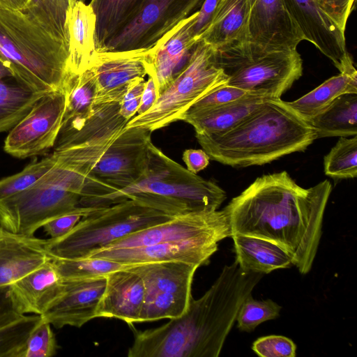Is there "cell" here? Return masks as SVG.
Segmentation results:
<instances>
[{"mask_svg": "<svg viewBox=\"0 0 357 357\" xmlns=\"http://www.w3.org/2000/svg\"><path fill=\"white\" fill-rule=\"evenodd\" d=\"M331 190L328 180L304 188L282 171L258 177L223 210L231 236L248 235L280 245L306 274L316 257Z\"/></svg>", "mask_w": 357, "mask_h": 357, "instance_id": "obj_1", "label": "cell"}, {"mask_svg": "<svg viewBox=\"0 0 357 357\" xmlns=\"http://www.w3.org/2000/svg\"><path fill=\"white\" fill-rule=\"evenodd\" d=\"M262 274L226 265L210 289L186 311L159 327L136 331L129 357H217L240 307Z\"/></svg>", "mask_w": 357, "mask_h": 357, "instance_id": "obj_2", "label": "cell"}, {"mask_svg": "<svg viewBox=\"0 0 357 357\" xmlns=\"http://www.w3.org/2000/svg\"><path fill=\"white\" fill-rule=\"evenodd\" d=\"M195 136L210 159L233 167L269 163L316 139L307 121L281 98H267L229 130Z\"/></svg>", "mask_w": 357, "mask_h": 357, "instance_id": "obj_3", "label": "cell"}, {"mask_svg": "<svg viewBox=\"0 0 357 357\" xmlns=\"http://www.w3.org/2000/svg\"><path fill=\"white\" fill-rule=\"evenodd\" d=\"M0 57L16 79L38 93L66 92L77 75L70 70L66 43L1 1Z\"/></svg>", "mask_w": 357, "mask_h": 357, "instance_id": "obj_4", "label": "cell"}, {"mask_svg": "<svg viewBox=\"0 0 357 357\" xmlns=\"http://www.w3.org/2000/svg\"><path fill=\"white\" fill-rule=\"evenodd\" d=\"M226 197L216 183L189 172L152 143L148 167L138 182L91 200L84 207H107L129 199H140L179 215L216 211Z\"/></svg>", "mask_w": 357, "mask_h": 357, "instance_id": "obj_5", "label": "cell"}, {"mask_svg": "<svg viewBox=\"0 0 357 357\" xmlns=\"http://www.w3.org/2000/svg\"><path fill=\"white\" fill-rule=\"evenodd\" d=\"M177 215L165 207L129 199L103 207L82 218L66 235L47 239L52 257L81 259L121 238Z\"/></svg>", "mask_w": 357, "mask_h": 357, "instance_id": "obj_6", "label": "cell"}, {"mask_svg": "<svg viewBox=\"0 0 357 357\" xmlns=\"http://www.w3.org/2000/svg\"><path fill=\"white\" fill-rule=\"evenodd\" d=\"M227 82L228 77L217 63L215 52L200 40L185 67L158 96L153 107L133 116L126 128L142 127L153 132L181 121L195 102Z\"/></svg>", "mask_w": 357, "mask_h": 357, "instance_id": "obj_7", "label": "cell"}, {"mask_svg": "<svg viewBox=\"0 0 357 357\" xmlns=\"http://www.w3.org/2000/svg\"><path fill=\"white\" fill-rule=\"evenodd\" d=\"M151 134L142 127L126 128L86 176L79 206L138 182L148 167Z\"/></svg>", "mask_w": 357, "mask_h": 357, "instance_id": "obj_8", "label": "cell"}, {"mask_svg": "<svg viewBox=\"0 0 357 357\" xmlns=\"http://www.w3.org/2000/svg\"><path fill=\"white\" fill-rule=\"evenodd\" d=\"M80 195L42 176L27 189L0 198V226L33 236L50 220L75 210Z\"/></svg>", "mask_w": 357, "mask_h": 357, "instance_id": "obj_9", "label": "cell"}, {"mask_svg": "<svg viewBox=\"0 0 357 357\" xmlns=\"http://www.w3.org/2000/svg\"><path fill=\"white\" fill-rule=\"evenodd\" d=\"M216 61L228 77L227 84L266 98H280L303 74L297 49Z\"/></svg>", "mask_w": 357, "mask_h": 357, "instance_id": "obj_10", "label": "cell"}, {"mask_svg": "<svg viewBox=\"0 0 357 357\" xmlns=\"http://www.w3.org/2000/svg\"><path fill=\"white\" fill-rule=\"evenodd\" d=\"M199 267L182 261L132 265L130 268L140 276L144 287L139 322L181 316L189 306L193 277Z\"/></svg>", "mask_w": 357, "mask_h": 357, "instance_id": "obj_11", "label": "cell"}, {"mask_svg": "<svg viewBox=\"0 0 357 357\" xmlns=\"http://www.w3.org/2000/svg\"><path fill=\"white\" fill-rule=\"evenodd\" d=\"M204 0H145L132 19L97 51L149 49Z\"/></svg>", "mask_w": 357, "mask_h": 357, "instance_id": "obj_12", "label": "cell"}, {"mask_svg": "<svg viewBox=\"0 0 357 357\" xmlns=\"http://www.w3.org/2000/svg\"><path fill=\"white\" fill-rule=\"evenodd\" d=\"M66 92L45 93L10 130L4 151L17 158L42 155L54 147L62 123Z\"/></svg>", "mask_w": 357, "mask_h": 357, "instance_id": "obj_13", "label": "cell"}, {"mask_svg": "<svg viewBox=\"0 0 357 357\" xmlns=\"http://www.w3.org/2000/svg\"><path fill=\"white\" fill-rule=\"evenodd\" d=\"M249 1L248 51L245 55L237 57L295 50L301 42L305 40L283 0Z\"/></svg>", "mask_w": 357, "mask_h": 357, "instance_id": "obj_14", "label": "cell"}, {"mask_svg": "<svg viewBox=\"0 0 357 357\" xmlns=\"http://www.w3.org/2000/svg\"><path fill=\"white\" fill-rule=\"evenodd\" d=\"M305 40L326 56L340 73H357L347 51L345 31L319 6L317 0H283Z\"/></svg>", "mask_w": 357, "mask_h": 357, "instance_id": "obj_15", "label": "cell"}, {"mask_svg": "<svg viewBox=\"0 0 357 357\" xmlns=\"http://www.w3.org/2000/svg\"><path fill=\"white\" fill-rule=\"evenodd\" d=\"M149 50L96 51L89 67L95 77L94 105L120 102L135 82L144 79Z\"/></svg>", "mask_w": 357, "mask_h": 357, "instance_id": "obj_16", "label": "cell"}, {"mask_svg": "<svg viewBox=\"0 0 357 357\" xmlns=\"http://www.w3.org/2000/svg\"><path fill=\"white\" fill-rule=\"evenodd\" d=\"M219 242L215 238H201L129 248L98 249L86 257L106 259L129 265L182 261L200 266L208 262L217 251Z\"/></svg>", "mask_w": 357, "mask_h": 357, "instance_id": "obj_17", "label": "cell"}, {"mask_svg": "<svg viewBox=\"0 0 357 357\" xmlns=\"http://www.w3.org/2000/svg\"><path fill=\"white\" fill-rule=\"evenodd\" d=\"M198 10L178 23L149 48L146 59L147 75L156 86L158 96L188 63L198 43L192 26Z\"/></svg>", "mask_w": 357, "mask_h": 357, "instance_id": "obj_18", "label": "cell"}, {"mask_svg": "<svg viewBox=\"0 0 357 357\" xmlns=\"http://www.w3.org/2000/svg\"><path fill=\"white\" fill-rule=\"evenodd\" d=\"M249 0H221L208 27L198 39L217 59L245 55L249 46Z\"/></svg>", "mask_w": 357, "mask_h": 357, "instance_id": "obj_19", "label": "cell"}, {"mask_svg": "<svg viewBox=\"0 0 357 357\" xmlns=\"http://www.w3.org/2000/svg\"><path fill=\"white\" fill-rule=\"evenodd\" d=\"M63 281V294L41 317L57 329L80 328L96 318V310L107 284L106 275Z\"/></svg>", "mask_w": 357, "mask_h": 357, "instance_id": "obj_20", "label": "cell"}, {"mask_svg": "<svg viewBox=\"0 0 357 357\" xmlns=\"http://www.w3.org/2000/svg\"><path fill=\"white\" fill-rule=\"evenodd\" d=\"M64 281L52 259L8 287L13 309L20 314H43L61 296Z\"/></svg>", "mask_w": 357, "mask_h": 357, "instance_id": "obj_21", "label": "cell"}, {"mask_svg": "<svg viewBox=\"0 0 357 357\" xmlns=\"http://www.w3.org/2000/svg\"><path fill=\"white\" fill-rule=\"evenodd\" d=\"M130 267L106 275L107 284L96 310V318H114L128 325L139 322L144 287L140 276Z\"/></svg>", "mask_w": 357, "mask_h": 357, "instance_id": "obj_22", "label": "cell"}, {"mask_svg": "<svg viewBox=\"0 0 357 357\" xmlns=\"http://www.w3.org/2000/svg\"><path fill=\"white\" fill-rule=\"evenodd\" d=\"M46 243L47 239L15 234L0 226V288L51 260Z\"/></svg>", "mask_w": 357, "mask_h": 357, "instance_id": "obj_23", "label": "cell"}, {"mask_svg": "<svg viewBox=\"0 0 357 357\" xmlns=\"http://www.w3.org/2000/svg\"><path fill=\"white\" fill-rule=\"evenodd\" d=\"M96 17L88 4L71 0L67 12L68 66L79 75L87 69L96 53L95 43Z\"/></svg>", "mask_w": 357, "mask_h": 357, "instance_id": "obj_24", "label": "cell"}, {"mask_svg": "<svg viewBox=\"0 0 357 357\" xmlns=\"http://www.w3.org/2000/svg\"><path fill=\"white\" fill-rule=\"evenodd\" d=\"M267 98L248 95L241 99L204 110H188L181 121L190 124L195 135H215L229 130Z\"/></svg>", "mask_w": 357, "mask_h": 357, "instance_id": "obj_25", "label": "cell"}, {"mask_svg": "<svg viewBox=\"0 0 357 357\" xmlns=\"http://www.w3.org/2000/svg\"><path fill=\"white\" fill-rule=\"evenodd\" d=\"M231 237L236 255V261L245 272L269 273L293 265L290 254L271 241L243 234H234Z\"/></svg>", "mask_w": 357, "mask_h": 357, "instance_id": "obj_26", "label": "cell"}, {"mask_svg": "<svg viewBox=\"0 0 357 357\" xmlns=\"http://www.w3.org/2000/svg\"><path fill=\"white\" fill-rule=\"evenodd\" d=\"M95 91V77L90 68L72 79L66 89V107L55 143L79 131L91 116Z\"/></svg>", "mask_w": 357, "mask_h": 357, "instance_id": "obj_27", "label": "cell"}, {"mask_svg": "<svg viewBox=\"0 0 357 357\" xmlns=\"http://www.w3.org/2000/svg\"><path fill=\"white\" fill-rule=\"evenodd\" d=\"M315 139L357 135V93H344L307 120Z\"/></svg>", "mask_w": 357, "mask_h": 357, "instance_id": "obj_28", "label": "cell"}, {"mask_svg": "<svg viewBox=\"0 0 357 357\" xmlns=\"http://www.w3.org/2000/svg\"><path fill=\"white\" fill-rule=\"evenodd\" d=\"M347 93H357V73H340L288 104L307 121L324 110L338 96Z\"/></svg>", "mask_w": 357, "mask_h": 357, "instance_id": "obj_29", "label": "cell"}, {"mask_svg": "<svg viewBox=\"0 0 357 357\" xmlns=\"http://www.w3.org/2000/svg\"><path fill=\"white\" fill-rule=\"evenodd\" d=\"M145 0H91L96 17L95 43L100 50L105 42L135 16Z\"/></svg>", "mask_w": 357, "mask_h": 357, "instance_id": "obj_30", "label": "cell"}, {"mask_svg": "<svg viewBox=\"0 0 357 357\" xmlns=\"http://www.w3.org/2000/svg\"><path fill=\"white\" fill-rule=\"evenodd\" d=\"M43 94L29 89L13 76L0 79V133L13 128Z\"/></svg>", "mask_w": 357, "mask_h": 357, "instance_id": "obj_31", "label": "cell"}, {"mask_svg": "<svg viewBox=\"0 0 357 357\" xmlns=\"http://www.w3.org/2000/svg\"><path fill=\"white\" fill-rule=\"evenodd\" d=\"M71 0H26L20 10L47 32L68 45L67 12Z\"/></svg>", "mask_w": 357, "mask_h": 357, "instance_id": "obj_32", "label": "cell"}, {"mask_svg": "<svg viewBox=\"0 0 357 357\" xmlns=\"http://www.w3.org/2000/svg\"><path fill=\"white\" fill-rule=\"evenodd\" d=\"M52 261L63 280L89 279L128 268L132 265L123 264L106 259L86 257L61 259L52 257Z\"/></svg>", "mask_w": 357, "mask_h": 357, "instance_id": "obj_33", "label": "cell"}, {"mask_svg": "<svg viewBox=\"0 0 357 357\" xmlns=\"http://www.w3.org/2000/svg\"><path fill=\"white\" fill-rule=\"evenodd\" d=\"M326 175L335 179L353 178L357 176V135L340 137L325 155Z\"/></svg>", "mask_w": 357, "mask_h": 357, "instance_id": "obj_34", "label": "cell"}, {"mask_svg": "<svg viewBox=\"0 0 357 357\" xmlns=\"http://www.w3.org/2000/svg\"><path fill=\"white\" fill-rule=\"evenodd\" d=\"M41 320V315L24 314L0 326V357H17L29 335Z\"/></svg>", "mask_w": 357, "mask_h": 357, "instance_id": "obj_35", "label": "cell"}, {"mask_svg": "<svg viewBox=\"0 0 357 357\" xmlns=\"http://www.w3.org/2000/svg\"><path fill=\"white\" fill-rule=\"evenodd\" d=\"M54 153L40 161L32 162L20 172L0 180V198L24 190L36 183L56 162Z\"/></svg>", "mask_w": 357, "mask_h": 357, "instance_id": "obj_36", "label": "cell"}, {"mask_svg": "<svg viewBox=\"0 0 357 357\" xmlns=\"http://www.w3.org/2000/svg\"><path fill=\"white\" fill-rule=\"evenodd\" d=\"M281 306L268 299L255 300L251 294L241 304L236 320L238 328L245 332H251L264 321L276 319L280 315Z\"/></svg>", "mask_w": 357, "mask_h": 357, "instance_id": "obj_37", "label": "cell"}, {"mask_svg": "<svg viewBox=\"0 0 357 357\" xmlns=\"http://www.w3.org/2000/svg\"><path fill=\"white\" fill-rule=\"evenodd\" d=\"M57 348L51 324L42 318L29 335L17 357H52L56 354Z\"/></svg>", "mask_w": 357, "mask_h": 357, "instance_id": "obj_38", "label": "cell"}, {"mask_svg": "<svg viewBox=\"0 0 357 357\" xmlns=\"http://www.w3.org/2000/svg\"><path fill=\"white\" fill-rule=\"evenodd\" d=\"M103 208V207H102ZM101 208L78 206L75 210L61 215L47 221L43 226L44 231L50 238H59L69 233L84 217Z\"/></svg>", "mask_w": 357, "mask_h": 357, "instance_id": "obj_39", "label": "cell"}, {"mask_svg": "<svg viewBox=\"0 0 357 357\" xmlns=\"http://www.w3.org/2000/svg\"><path fill=\"white\" fill-rule=\"evenodd\" d=\"M252 349L262 357H294L296 346L289 338L282 335H268L257 339Z\"/></svg>", "mask_w": 357, "mask_h": 357, "instance_id": "obj_40", "label": "cell"}, {"mask_svg": "<svg viewBox=\"0 0 357 357\" xmlns=\"http://www.w3.org/2000/svg\"><path fill=\"white\" fill-rule=\"evenodd\" d=\"M248 95L250 93L241 89L225 84L200 98L189 109L197 111L213 108L241 99Z\"/></svg>", "mask_w": 357, "mask_h": 357, "instance_id": "obj_41", "label": "cell"}, {"mask_svg": "<svg viewBox=\"0 0 357 357\" xmlns=\"http://www.w3.org/2000/svg\"><path fill=\"white\" fill-rule=\"evenodd\" d=\"M321 8L344 31L356 0H317Z\"/></svg>", "mask_w": 357, "mask_h": 357, "instance_id": "obj_42", "label": "cell"}, {"mask_svg": "<svg viewBox=\"0 0 357 357\" xmlns=\"http://www.w3.org/2000/svg\"><path fill=\"white\" fill-rule=\"evenodd\" d=\"M145 82L144 79L135 82L119 102V113L125 119L129 121L137 114Z\"/></svg>", "mask_w": 357, "mask_h": 357, "instance_id": "obj_43", "label": "cell"}, {"mask_svg": "<svg viewBox=\"0 0 357 357\" xmlns=\"http://www.w3.org/2000/svg\"><path fill=\"white\" fill-rule=\"evenodd\" d=\"M221 0H204L194 21L192 33L195 40L198 39L209 25Z\"/></svg>", "mask_w": 357, "mask_h": 357, "instance_id": "obj_44", "label": "cell"}, {"mask_svg": "<svg viewBox=\"0 0 357 357\" xmlns=\"http://www.w3.org/2000/svg\"><path fill=\"white\" fill-rule=\"evenodd\" d=\"M183 160L187 169L197 174L209 164L210 157L203 149H188L183 151Z\"/></svg>", "mask_w": 357, "mask_h": 357, "instance_id": "obj_45", "label": "cell"}, {"mask_svg": "<svg viewBox=\"0 0 357 357\" xmlns=\"http://www.w3.org/2000/svg\"><path fill=\"white\" fill-rule=\"evenodd\" d=\"M8 287L0 288V326L8 323L22 315L18 314L11 305Z\"/></svg>", "mask_w": 357, "mask_h": 357, "instance_id": "obj_46", "label": "cell"}, {"mask_svg": "<svg viewBox=\"0 0 357 357\" xmlns=\"http://www.w3.org/2000/svg\"><path fill=\"white\" fill-rule=\"evenodd\" d=\"M158 99V92L155 83L151 77H149L145 82V86L142 93L140 105L137 112V115L142 114L150 109Z\"/></svg>", "mask_w": 357, "mask_h": 357, "instance_id": "obj_47", "label": "cell"}, {"mask_svg": "<svg viewBox=\"0 0 357 357\" xmlns=\"http://www.w3.org/2000/svg\"><path fill=\"white\" fill-rule=\"evenodd\" d=\"M0 1L12 8L22 10L26 0H0Z\"/></svg>", "mask_w": 357, "mask_h": 357, "instance_id": "obj_48", "label": "cell"}, {"mask_svg": "<svg viewBox=\"0 0 357 357\" xmlns=\"http://www.w3.org/2000/svg\"><path fill=\"white\" fill-rule=\"evenodd\" d=\"M13 76L10 70L5 65L4 62L0 57V79Z\"/></svg>", "mask_w": 357, "mask_h": 357, "instance_id": "obj_49", "label": "cell"}, {"mask_svg": "<svg viewBox=\"0 0 357 357\" xmlns=\"http://www.w3.org/2000/svg\"><path fill=\"white\" fill-rule=\"evenodd\" d=\"M75 1H82V2H84V3L86 1V0H75Z\"/></svg>", "mask_w": 357, "mask_h": 357, "instance_id": "obj_50", "label": "cell"}]
</instances>
